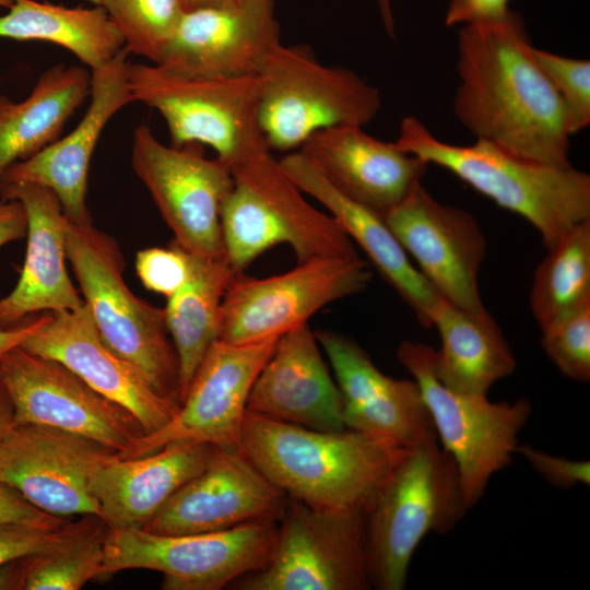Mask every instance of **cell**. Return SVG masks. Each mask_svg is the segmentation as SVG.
I'll use <instances>...</instances> for the list:
<instances>
[{"mask_svg": "<svg viewBox=\"0 0 590 590\" xmlns=\"http://www.w3.org/2000/svg\"><path fill=\"white\" fill-rule=\"evenodd\" d=\"M129 51L123 47L109 62L92 70L90 104L79 123L64 137L16 162L0 184L28 182L46 187L58 197L68 221L92 223L86 206L87 176L101 134L121 108L134 102L128 70Z\"/></svg>", "mask_w": 590, "mask_h": 590, "instance_id": "20", "label": "cell"}, {"mask_svg": "<svg viewBox=\"0 0 590 590\" xmlns=\"http://www.w3.org/2000/svg\"><path fill=\"white\" fill-rule=\"evenodd\" d=\"M239 0H184L187 10L225 7Z\"/></svg>", "mask_w": 590, "mask_h": 590, "instance_id": "47", "label": "cell"}, {"mask_svg": "<svg viewBox=\"0 0 590 590\" xmlns=\"http://www.w3.org/2000/svg\"><path fill=\"white\" fill-rule=\"evenodd\" d=\"M87 1L94 3L95 5H98V1H99V0H87Z\"/></svg>", "mask_w": 590, "mask_h": 590, "instance_id": "49", "label": "cell"}, {"mask_svg": "<svg viewBox=\"0 0 590 590\" xmlns=\"http://www.w3.org/2000/svg\"><path fill=\"white\" fill-rule=\"evenodd\" d=\"M128 78L134 102L165 120L172 146L206 145L231 166L267 144L257 122V75L186 76L155 63H130Z\"/></svg>", "mask_w": 590, "mask_h": 590, "instance_id": "8", "label": "cell"}, {"mask_svg": "<svg viewBox=\"0 0 590 590\" xmlns=\"http://www.w3.org/2000/svg\"><path fill=\"white\" fill-rule=\"evenodd\" d=\"M541 345L565 377L590 379V303L541 329Z\"/></svg>", "mask_w": 590, "mask_h": 590, "instance_id": "36", "label": "cell"}, {"mask_svg": "<svg viewBox=\"0 0 590 590\" xmlns=\"http://www.w3.org/2000/svg\"><path fill=\"white\" fill-rule=\"evenodd\" d=\"M221 209L225 259L238 274L275 245L287 244L286 233L259 197L234 180Z\"/></svg>", "mask_w": 590, "mask_h": 590, "instance_id": "34", "label": "cell"}, {"mask_svg": "<svg viewBox=\"0 0 590 590\" xmlns=\"http://www.w3.org/2000/svg\"><path fill=\"white\" fill-rule=\"evenodd\" d=\"M129 54L157 63L186 12L184 0H99Z\"/></svg>", "mask_w": 590, "mask_h": 590, "instance_id": "35", "label": "cell"}, {"mask_svg": "<svg viewBox=\"0 0 590 590\" xmlns=\"http://www.w3.org/2000/svg\"><path fill=\"white\" fill-rule=\"evenodd\" d=\"M522 17L463 25L453 111L476 139L515 155L569 166V137L559 96L531 52Z\"/></svg>", "mask_w": 590, "mask_h": 590, "instance_id": "1", "label": "cell"}, {"mask_svg": "<svg viewBox=\"0 0 590 590\" xmlns=\"http://www.w3.org/2000/svg\"><path fill=\"white\" fill-rule=\"evenodd\" d=\"M299 150L340 191L381 216L408 196L428 166L353 125L319 131Z\"/></svg>", "mask_w": 590, "mask_h": 590, "instance_id": "25", "label": "cell"}, {"mask_svg": "<svg viewBox=\"0 0 590 590\" xmlns=\"http://www.w3.org/2000/svg\"><path fill=\"white\" fill-rule=\"evenodd\" d=\"M324 351L343 404V422L352 429L409 448L436 434L416 381L381 373L366 351L334 330L315 331Z\"/></svg>", "mask_w": 590, "mask_h": 590, "instance_id": "21", "label": "cell"}, {"mask_svg": "<svg viewBox=\"0 0 590 590\" xmlns=\"http://www.w3.org/2000/svg\"><path fill=\"white\" fill-rule=\"evenodd\" d=\"M510 0H450L445 16L446 26L471 24L505 16Z\"/></svg>", "mask_w": 590, "mask_h": 590, "instance_id": "42", "label": "cell"}, {"mask_svg": "<svg viewBox=\"0 0 590 590\" xmlns=\"http://www.w3.org/2000/svg\"><path fill=\"white\" fill-rule=\"evenodd\" d=\"M13 425V408L5 390L0 385V442Z\"/></svg>", "mask_w": 590, "mask_h": 590, "instance_id": "45", "label": "cell"}, {"mask_svg": "<svg viewBox=\"0 0 590 590\" xmlns=\"http://www.w3.org/2000/svg\"><path fill=\"white\" fill-rule=\"evenodd\" d=\"M257 76V122L271 151H297L332 127H364L380 110L374 85L350 69L321 63L306 45L279 43Z\"/></svg>", "mask_w": 590, "mask_h": 590, "instance_id": "6", "label": "cell"}, {"mask_svg": "<svg viewBox=\"0 0 590 590\" xmlns=\"http://www.w3.org/2000/svg\"><path fill=\"white\" fill-rule=\"evenodd\" d=\"M235 590L371 589L366 511L320 509L287 499L272 554L260 569L228 586Z\"/></svg>", "mask_w": 590, "mask_h": 590, "instance_id": "9", "label": "cell"}, {"mask_svg": "<svg viewBox=\"0 0 590 590\" xmlns=\"http://www.w3.org/2000/svg\"><path fill=\"white\" fill-rule=\"evenodd\" d=\"M135 270L145 288L168 298L189 279L191 255L173 241L167 248H145L137 253Z\"/></svg>", "mask_w": 590, "mask_h": 590, "instance_id": "39", "label": "cell"}, {"mask_svg": "<svg viewBox=\"0 0 590 590\" xmlns=\"http://www.w3.org/2000/svg\"><path fill=\"white\" fill-rule=\"evenodd\" d=\"M69 518L47 514L27 502L16 489L0 482V523H23L56 528Z\"/></svg>", "mask_w": 590, "mask_h": 590, "instance_id": "41", "label": "cell"}, {"mask_svg": "<svg viewBox=\"0 0 590 590\" xmlns=\"http://www.w3.org/2000/svg\"><path fill=\"white\" fill-rule=\"evenodd\" d=\"M27 217L17 200H0V248L26 236Z\"/></svg>", "mask_w": 590, "mask_h": 590, "instance_id": "43", "label": "cell"}, {"mask_svg": "<svg viewBox=\"0 0 590 590\" xmlns=\"http://www.w3.org/2000/svg\"><path fill=\"white\" fill-rule=\"evenodd\" d=\"M287 499L239 447L213 446L202 471L176 491L142 530L185 534L278 522Z\"/></svg>", "mask_w": 590, "mask_h": 590, "instance_id": "17", "label": "cell"}, {"mask_svg": "<svg viewBox=\"0 0 590 590\" xmlns=\"http://www.w3.org/2000/svg\"><path fill=\"white\" fill-rule=\"evenodd\" d=\"M386 32L394 38V19L390 0H376Z\"/></svg>", "mask_w": 590, "mask_h": 590, "instance_id": "46", "label": "cell"}, {"mask_svg": "<svg viewBox=\"0 0 590 590\" xmlns=\"http://www.w3.org/2000/svg\"><path fill=\"white\" fill-rule=\"evenodd\" d=\"M308 323L281 335L257 376L246 411L320 432H342L343 404L335 379Z\"/></svg>", "mask_w": 590, "mask_h": 590, "instance_id": "22", "label": "cell"}, {"mask_svg": "<svg viewBox=\"0 0 590 590\" xmlns=\"http://www.w3.org/2000/svg\"><path fill=\"white\" fill-rule=\"evenodd\" d=\"M108 532L101 520L72 540L0 568V590H78L104 577V543Z\"/></svg>", "mask_w": 590, "mask_h": 590, "instance_id": "32", "label": "cell"}, {"mask_svg": "<svg viewBox=\"0 0 590 590\" xmlns=\"http://www.w3.org/2000/svg\"><path fill=\"white\" fill-rule=\"evenodd\" d=\"M229 168L233 179L251 189L279 220L297 263L358 256L342 226L304 198L267 144L249 151Z\"/></svg>", "mask_w": 590, "mask_h": 590, "instance_id": "27", "label": "cell"}, {"mask_svg": "<svg viewBox=\"0 0 590 590\" xmlns=\"http://www.w3.org/2000/svg\"><path fill=\"white\" fill-rule=\"evenodd\" d=\"M0 198L20 201L27 217L25 259L15 287L0 298V328L38 312L80 308L83 298L66 267L67 217L56 193L35 184H0Z\"/></svg>", "mask_w": 590, "mask_h": 590, "instance_id": "23", "label": "cell"}, {"mask_svg": "<svg viewBox=\"0 0 590 590\" xmlns=\"http://www.w3.org/2000/svg\"><path fill=\"white\" fill-rule=\"evenodd\" d=\"M281 43L273 0L186 10L157 63L186 76L257 75Z\"/></svg>", "mask_w": 590, "mask_h": 590, "instance_id": "18", "label": "cell"}, {"mask_svg": "<svg viewBox=\"0 0 590 590\" xmlns=\"http://www.w3.org/2000/svg\"><path fill=\"white\" fill-rule=\"evenodd\" d=\"M397 355L420 387L441 447L456 462L470 509L491 477L511 463L531 403L524 398L492 402L447 388L434 370L435 350L425 343L402 341Z\"/></svg>", "mask_w": 590, "mask_h": 590, "instance_id": "7", "label": "cell"}, {"mask_svg": "<svg viewBox=\"0 0 590 590\" xmlns=\"http://www.w3.org/2000/svg\"><path fill=\"white\" fill-rule=\"evenodd\" d=\"M46 317V312L33 315L22 322L10 327L0 328V359L12 347L20 345L34 330H36Z\"/></svg>", "mask_w": 590, "mask_h": 590, "instance_id": "44", "label": "cell"}, {"mask_svg": "<svg viewBox=\"0 0 590 590\" xmlns=\"http://www.w3.org/2000/svg\"><path fill=\"white\" fill-rule=\"evenodd\" d=\"M99 521L98 516L86 515L56 528L0 523V568L19 558L59 546L87 531Z\"/></svg>", "mask_w": 590, "mask_h": 590, "instance_id": "38", "label": "cell"}, {"mask_svg": "<svg viewBox=\"0 0 590 590\" xmlns=\"http://www.w3.org/2000/svg\"><path fill=\"white\" fill-rule=\"evenodd\" d=\"M66 256L104 341L161 396L179 404L178 359L164 308L135 296L125 283L116 239L92 223L67 220Z\"/></svg>", "mask_w": 590, "mask_h": 590, "instance_id": "5", "label": "cell"}, {"mask_svg": "<svg viewBox=\"0 0 590 590\" xmlns=\"http://www.w3.org/2000/svg\"><path fill=\"white\" fill-rule=\"evenodd\" d=\"M590 303V220L577 225L539 263L530 306L540 329Z\"/></svg>", "mask_w": 590, "mask_h": 590, "instance_id": "33", "label": "cell"}, {"mask_svg": "<svg viewBox=\"0 0 590 590\" xmlns=\"http://www.w3.org/2000/svg\"><path fill=\"white\" fill-rule=\"evenodd\" d=\"M213 446L177 441L137 458L110 453L90 480L98 517L111 531L142 529L176 491L202 471Z\"/></svg>", "mask_w": 590, "mask_h": 590, "instance_id": "24", "label": "cell"}, {"mask_svg": "<svg viewBox=\"0 0 590 590\" xmlns=\"http://www.w3.org/2000/svg\"><path fill=\"white\" fill-rule=\"evenodd\" d=\"M432 327L440 334L434 370L447 388L487 396L491 387L511 375L517 363L498 324L486 311H471L439 298Z\"/></svg>", "mask_w": 590, "mask_h": 590, "instance_id": "28", "label": "cell"}, {"mask_svg": "<svg viewBox=\"0 0 590 590\" xmlns=\"http://www.w3.org/2000/svg\"><path fill=\"white\" fill-rule=\"evenodd\" d=\"M436 434L405 448L366 514L371 588L402 590L416 547L451 531L469 509L452 457Z\"/></svg>", "mask_w": 590, "mask_h": 590, "instance_id": "4", "label": "cell"}, {"mask_svg": "<svg viewBox=\"0 0 590 590\" xmlns=\"http://www.w3.org/2000/svg\"><path fill=\"white\" fill-rule=\"evenodd\" d=\"M11 3H12V0H0V10L1 9H9Z\"/></svg>", "mask_w": 590, "mask_h": 590, "instance_id": "48", "label": "cell"}, {"mask_svg": "<svg viewBox=\"0 0 590 590\" xmlns=\"http://www.w3.org/2000/svg\"><path fill=\"white\" fill-rule=\"evenodd\" d=\"M394 144L526 219L546 249L590 220V175L571 165L527 160L482 139L469 145L447 143L414 116L401 120Z\"/></svg>", "mask_w": 590, "mask_h": 590, "instance_id": "3", "label": "cell"}, {"mask_svg": "<svg viewBox=\"0 0 590 590\" xmlns=\"http://www.w3.org/2000/svg\"><path fill=\"white\" fill-rule=\"evenodd\" d=\"M297 187L322 204L382 278L413 309L420 323L432 327L440 298L391 232L384 217L340 191L300 150L280 160Z\"/></svg>", "mask_w": 590, "mask_h": 590, "instance_id": "26", "label": "cell"}, {"mask_svg": "<svg viewBox=\"0 0 590 590\" xmlns=\"http://www.w3.org/2000/svg\"><path fill=\"white\" fill-rule=\"evenodd\" d=\"M20 345L61 363L97 392L127 409L145 434L165 425L179 408L104 341L85 304L73 310L47 311L42 324Z\"/></svg>", "mask_w": 590, "mask_h": 590, "instance_id": "19", "label": "cell"}, {"mask_svg": "<svg viewBox=\"0 0 590 590\" xmlns=\"http://www.w3.org/2000/svg\"><path fill=\"white\" fill-rule=\"evenodd\" d=\"M235 274L225 258L191 255L189 279L167 298L165 321L178 359L179 404L208 351L220 339L222 302Z\"/></svg>", "mask_w": 590, "mask_h": 590, "instance_id": "30", "label": "cell"}, {"mask_svg": "<svg viewBox=\"0 0 590 590\" xmlns=\"http://www.w3.org/2000/svg\"><path fill=\"white\" fill-rule=\"evenodd\" d=\"M113 452L63 429L13 424L0 442V482L47 514L61 518L98 516L90 480Z\"/></svg>", "mask_w": 590, "mask_h": 590, "instance_id": "16", "label": "cell"}, {"mask_svg": "<svg viewBox=\"0 0 590 590\" xmlns=\"http://www.w3.org/2000/svg\"><path fill=\"white\" fill-rule=\"evenodd\" d=\"M382 217L441 298L467 310L485 309L477 278L486 239L472 214L437 201L420 181Z\"/></svg>", "mask_w": 590, "mask_h": 590, "instance_id": "15", "label": "cell"}, {"mask_svg": "<svg viewBox=\"0 0 590 590\" xmlns=\"http://www.w3.org/2000/svg\"><path fill=\"white\" fill-rule=\"evenodd\" d=\"M276 533V521L185 534L108 530L104 576L126 569H151L163 574L164 590H220L262 568L272 554Z\"/></svg>", "mask_w": 590, "mask_h": 590, "instance_id": "10", "label": "cell"}, {"mask_svg": "<svg viewBox=\"0 0 590 590\" xmlns=\"http://www.w3.org/2000/svg\"><path fill=\"white\" fill-rule=\"evenodd\" d=\"M531 52L562 101L568 133L586 129L590 123V61L533 46Z\"/></svg>", "mask_w": 590, "mask_h": 590, "instance_id": "37", "label": "cell"}, {"mask_svg": "<svg viewBox=\"0 0 590 590\" xmlns=\"http://www.w3.org/2000/svg\"><path fill=\"white\" fill-rule=\"evenodd\" d=\"M516 452L540 474L548 484L569 489L578 484H590V462L575 461L564 457H556L529 445H519Z\"/></svg>", "mask_w": 590, "mask_h": 590, "instance_id": "40", "label": "cell"}, {"mask_svg": "<svg viewBox=\"0 0 590 590\" xmlns=\"http://www.w3.org/2000/svg\"><path fill=\"white\" fill-rule=\"evenodd\" d=\"M371 275L370 264L359 256L314 259L262 279L235 274L222 302L219 340L244 344L279 339L327 305L363 292Z\"/></svg>", "mask_w": 590, "mask_h": 590, "instance_id": "11", "label": "cell"}, {"mask_svg": "<svg viewBox=\"0 0 590 590\" xmlns=\"http://www.w3.org/2000/svg\"><path fill=\"white\" fill-rule=\"evenodd\" d=\"M91 73L55 64L21 102L0 95V176L61 137L63 127L90 94Z\"/></svg>", "mask_w": 590, "mask_h": 590, "instance_id": "29", "label": "cell"}, {"mask_svg": "<svg viewBox=\"0 0 590 590\" xmlns=\"http://www.w3.org/2000/svg\"><path fill=\"white\" fill-rule=\"evenodd\" d=\"M200 148L165 145L149 126L140 125L133 133L131 165L173 232L175 245L194 256L225 258L221 209L233 176L229 166L204 157Z\"/></svg>", "mask_w": 590, "mask_h": 590, "instance_id": "12", "label": "cell"}, {"mask_svg": "<svg viewBox=\"0 0 590 590\" xmlns=\"http://www.w3.org/2000/svg\"><path fill=\"white\" fill-rule=\"evenodd\" d=\"M0 385L12 408L13 424H36L90 438L118 456L145 434L137 417L90 387L61 363L21 345L0 359Z\"/></svg>", "mask_w": 590, "mask_h": 590, "instance_id": "13", "label": "cell"}, {"mask_svg": "<svg viewBox=\"0 0 590 590\" xmlns=\"http://www.w3.org/2000/svg\"><path fill=\"white\" fill-rule=\"evenodd\" d=\"M276 341L244 344L215 341L175 415L161 428L141 436L126 455L118 457H141L177 441L239 447L251 387Z\"/></svg>", "mask_w": 590, "mask_h": 590, "instance_id": "14", "label": "cell"}, {"mask_svg": "<svg viewBox=\"0 0 590 590\" xmlns=\"http://www.w3.org/2000/svg\"><path fill=\"white\" fill-rule=\"evenodd\" d=\"M239 448L287 497L366 514L405 449L352 429L320 432L248 411Z\"/></svg>", "mask_w": 590, "mask_h": 590, "instance_id": "2", "label": "cell"}, {"mask_svg": "<svg viewBox=\"0 0 590 590\" xmlns=\"http://www.w3.org/2000/svg\"><path fill=\"white\" fill-rule=\"evenodd\" d=\"M0 38L52 43L92 70L125 47L121 33L102 7L68 8L36 0H12L8 12L0 15Z\"/></svg>", "mask_w": 590, "mask_h": 590, "instance_id": "31", "label": "cell"}]
</instances>
